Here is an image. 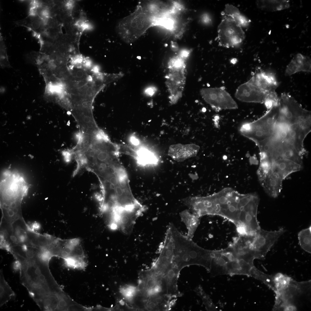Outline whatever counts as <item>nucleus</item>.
Returning a JSON list of instances; mask_svg holds the SVG:
<instances>
[{"mask_svg": "<svg viewBox=\"0 0 311 311\" xmlns=\"http://www.w3.org/2000/svg\"><path fill=\"white\" fill-rule=\"evenodd\" d=\"M259 198L256 194H241L230 187L208 196V214L226 219L239 235L247 234L256 221Z\"/></svg>", "mask_w": 311, "mask_h": 311, "instance_id": "obj_1", "label": "nucleus"}, {"mask_svg": "<svg viewBox=\"0 0 311 311\" xmlns=\"http://www.w3.org/2000/svg\"><path fill=\"white\" fill-rule=\"evenodd\" d=\"M16 260L21 263L20 282L35 301L47 295L64 292L52 276L49 263L41 260L37 254L31 258L18 256Z\"/></svg>", "mask_w": 311, "mask_h": 311, "instance_id": "obj_2", "label": "nucleus"}, {"mask_svg": "<svg viewBox=\"0 0 311 311\" xmlns=\"http://www.w3.org/2000/svg\"><path fill=\"white\" fill-rule=\"evenodd\" d=\"M166 230L172 244V263L175 267L180 271L186 266L195 265L204 267L209 272L213 250L199 246L182 234L172 223L168 224Z\"/></svg>", "mask_w": 311, "mask_h": 311, "instance_id": "obj_3", "label": "nucleus"}, {"mask_svg": "<svg viewBox=\"0 0 311 311\" xmlns=\"http://www.w3.org/2000/svg\"><path fill=\"white\" fill-rule=\"evenodd\" d=\"M95 173L99 178L103 195L121 203L130 202L135 198L127 172L119 157L101 164Z\"/></svg>", "mask_w": 311, "mask_h": 311, "instance_id": "obj_4", "label": "nucleus"}, {"mask_svg": "<svg viewBox=\"0 0 311 311\" xmlns=\"http://www.w3.org/2000/svg\"><path fill=\"white\" fill-rule=\"evenodd\" d=\"M311 120L291 122L279 115L272 135L266 140L273 147L294 149L304 156L306 153L304 142L311 132Z\"/></svg>", "mask_w": 311, "mask_h": 311, "instance_id": "obj_5", "label": "nucleus"}, {"mask_svg": "<svg viewBox=\"0 0 311 311\" xmlns=\"http://www.w3.org/2000/svg\"><path fill=\"white\" fill-rule=\"evenodd\" d=\"M29 187L22 174L16 170L4 171L0 182L2 210L19 216L21 201Z\"/></svg>", "mask_w": 311, "mask_h": 311, "instance_id": "obj_6", "label": "nucleus"}, {"mask_svg": "<svg viewBox=\"0 0 311 311\" xmlns=\"http://www.w3.org/2000/svg\"><path fill=\"white\" fill-rule=\"evenodd\" d=\"M153 25L151 16L141 3L133 13L119 21L116 29L122 39L129 43L137 40Z\"/></svg>", "mask_w": 311, "mask_h": 311, "instance_id": "obj_7", "label": "nucleus"}, {"mask_svg": "<svg viewBox=\"0 0 311 311\" xmlns=\"http://www.w3.org/2000/svg\"><path fill=\"white\" fill-rule=\"evenodd\" d=\"M187 57L180 52L168 62L166 84L172 105L177 103L182 95L186 81L185 61Z\"/></svg>", "mask_w": 311, "mask_h": 311, "instance_id": "obj_8", "label": "nucleus"}, {"mask_svg": "<svg viewBox=\"0 0 311 311\" xmlns=\"http://www.w3.org/2000/svg\"><path fill=\"white\" fill-rule=\"evenodd\" d=\"M279 112V105L272 107L257 120L243 124L240 129L241 133L256 145L269 138L273 133Z\"/></svg>", "mask_w": 311, "mask_h": 311, "instance_id": "obj_9", "label": "nucleus"}, {"mask_svg": "<svg viewBox=\"0 0 311 311\" xmlns=\"http://www.w3.org/2000/svg\"><path fill=\"white\" fill-rule=\"evenodd\" d=\"M222 16L217 30L218 45L226 48H234L240 45L244 40L245 35L243 28L231 18Z\"/></svg>", "mask_w": 311, "mask_h": 311, "instance_id": "obj_10", "label": "nucleus"}, {"mask_svg": "<svg viewBox=\"0 0 311 311\" xmlns=\"http://www.w3.org/2000/svg\"><path fill=\"white\" fill-rule=\"evenodd\" d=\"M311 280L298 282L292 279L287 285L275 293V299L273 310L295 311V298L310 289Z\"/></svg>", "mask_w": 311, "mask_h": 311, "instance_id": "obj_11", "label": "nucleus"}, {"mask_svg": "<svg viewBox=\"0 0 311 311\" xmlns=\"http://www.w3.org/2000/svg\"><path fill=\"white\" fill-rule=\"evenodd\" d=\"M200 94L204 101L216 111L238 107L230 94L222 87L203 88Z\"/></svg>", "mask_w": 311, "mask_h": 311, "instance_id": "obj_12", "label": "nucleus"}, {"mask_svg": "<svg viewBox=\"0 0 311 311\" xmlns=\"http://www.w3.org/2000/svg\"><path fill=\"white\" fill-rule=\"evenodd\" d=\"M285 231L283 228L274 231H267L261 228L258 230L250 245L257 258L264 259L272 247Z\"/></svg>", "mask_w": 311, "mask_h": 311, "instance_id": "obj_13", "label": "nucleus"}, {"mask_svg": "<svg viewBox=\"0 0 311 311\" xmlns=\"http://www.w3.org/2000/svg\"><path fill=\"white\" fill-rule=\"evenodd\" d=\"M255 235L240 236L234 238L228 246L236 258L253 264L257 259L255 254L251 249L250 244Z\"/></svg>", "mask_w": 311, "mask_h": 311, "instance_id": "obj_14", "label": "nucleus"}, {"mask_svg": "<svg viewBox=\"0 0 311 311\" xmlns=\"http://www.w3.org/2000/svg\"><path fill=\"white\" fill-rule=\"evenodd\" d=\"M267 93L259 89L249 80L238 87L235 96L237 99L242 102L263 103Z\"/></svg>", "mask_w": 311, "mask_h": 311, "instance_id": "obj_15", "label": "nucleus"}, {"mask_svg": "<svg viewBox=\"0 0 311 311\" xmlns=\"http://www.w3.org/2000/svg\"><path fill=\"white\" fill-rule=\"evenodd\" d=\"M249 80L266 92L275 91L280 84L273 73L261 70L255 73Z\"/></svg>", "mask_w": 311, "mask_h": 311, "instance_id": "obj_16", "label": "nucleus"}, {"mask_svg": "<svg viewBox=\"0 0 311 311\" xmlns=\"http://www.w3.org/2000/svg\"><path fill=\"white\" fill-rule=\"evenodd\" d=\"M231 253L226 248L219 250H213L210 269L209 272L212 277L226 274V265L231 258Z\"/></svg>", "mask_w": 311, "mask_h": 311, "instance_id": "obj_17", "label": "nucleus"}, {"mask_svg": "<svg viewBox=\"0 0 311 311\" xmlns=\"http://www.w3.org/2000/svg\"><path fill=\"white\" fill-rule=\"evenodd\" d=\"M199 149L198 145L194 144L172 145L169 147L168 154L173 160L177 162H182L196 156Z\"/></svg>", "mask_w": 311, "mask_h": 311, "instance_id": "obj_18", "label": "nucleus"}, {"mask_svg": "<svg viewBox=\"0 0 311 311\" xmlns=\"http://www.w3.org/2000/svg\"><path fill=\"white\" fill-rule=\"evenodd\" d=\"M302 166L289 160L281 159L272 163L270 172L282 180L291 173L300 170Z\"/></svg>", "mask_w": 311, "mask_h": 311, "instance_id": "obj_19", "label": "nucleus"}, {"mask_svg": "<svg viewBox=\"0 0 311 311\" xmlns=\"http://www.w3.org/2000/svg\"><path fill=\"white\" fill-rule=\"evenodd\" d=\"M311 61L310 57L300 53L297 54L287 66L285 75L290 76L299 72H310Z\"/></svg>", "mask_w": 311, "mask_h": 311, "instance_id": "obj_20", "label": "nucleus"}, {"mask_svg": "<svg viewBox=\"0 0 311 311\" xmlns=\"http://www.w3.org/2000/svg\"><path fill=\"white\" fill-rule=\"evenodd\" d=\"M255 266L245 261L232 257L226 265V274L230 275H244L251 276Z\"/></svg>", "mask_w": 311, "mask_h": 311, "instance_id": "obj_21", "label": "nucleus"}, {"mask_svg": "<svg viewBox=\"0 0 311 311\" xmlns=\"http://www.w3.org/2000/svg\"><path fill=\"white\" fill-rule=\"evenodd\" d=\"M282 181L270 171L263 179L259 181L266 192L273 198L277 197L280 194L282 189Z\"/></svg>", "mask_w": 311, "mask_h": 311, "instance_id": "obj_22", "label": "nucleus"}, {"mask_svg": "<svg viewBox=\"0 0 311 311\" xmlns=\"http://www.w3.org/2000/svg\"><path fill=\"white\" fill-rule=\"evenodd\" d=\"M16 24L31 30L35 35H38L45 31L46 23L45 21L36 14H29L25 18L17 21Z\"/></svg>", "mask_w": 311, "mask_h": 311, "instance_id": "obj_23", "label": "nucleus"}, {"mask_svg": "<svg viewBox=\"0 0 311 311\" xmlns=\"http://www.w3.org/2000/svg\"><path fill=\"white\" fill-rule=\"evenodd\" d=\"M180 271L172 265L170 268L164 275L166 281L168 295L171 298L175 299L181 296L178 290L177 285V280Z\"/></svg>", "mask_w": 311, "mask_h": 311, "instance_id": "obj_24", "label": "nucleus"}, {"mask_svg": "<svg viewBox=\"0 0 311 311\" xmlns=\"http://www.w3.org/2000/svg\"><path fill=\"white\" fill-rule=\"evenodd\" d=\"M256 4L262 10L272 12L285 10L290 6L289 1L287 0H259Z\"/></svg>", "mask_w": 311, "mask_h": 311, "instance_id": "obj_25", "label": "nucleus"}, {"mask_svg": "<svg viewBox=\"0 0 311 311\" xmlns=\"http://www.w3.org/2000/svg\"><path fill=\"white\" fill-rule=\"evenodd\" d=\"M181 221L184 223L187 230V237L192 239L200 222V219L186 209L180 213Z\"/></svg>", "mask_w": 311, "mask_h": 311, "instance_id": "obj_26", "label": "nucleus"}, {"mask_svg": "<svg viewBox=\"0 0 311 311\" xmlns=\"http://www.w3.org/2000/svg\"><path fill=\"white\" fill-rule=\"evenodd\" d=\"M221 15L226 16L232 18L242 28L248 26L251 22L250 20L242 14L238 8L229 4L225 5Z\"/></svg>", "mask_w": 311, "mask_h": 311, "instance_id": "obj_27", "label": "nucleus"}, {"mask_svg": "<svg viewBox=\"0 0 311 311\" xmlns=\"http://www.w3.org/2000/svg\"><path fill=\"white\" fill-rule=\"evenodd\" d=\"M65 293L47 295L35 301L42 310L57 311L60 298Z\"/></svg>", "mask_w": 311, "mask_h": 311, "instance_id": "obj_28", "label": "nucleus"}, {"mask_svg": "<svg viewBox=\"0 0 311 311\" xmlns=\"http://www.w3.org/2000/svg\"><path fill=\"white\" fill-rule=\"evenodd\" d=\"M15 295L12 290L5 280L2 269L0 271V306L8 302Z\"/></svg>", "mask_w": 311, "mask_h": 311, "instance_id": "obj_29", "label": "nucleus"}, {"mask_svg": "<svg viewBox=\"0 0 311 311\" xmlns=\"http://www.w3.org/2000/svg\"><path fill=\"white\" fill-rule=\"evenodd\" d=\"M298 238L301 248L306 251L311 252V226L300 231L298 234Z\"/></svg>", "mask_w": 311, "mask_h": 311, "instance_id": "obj_30", "label": "nucleus"}, {"mask_svg": "<svg viewBox=\"0 0 311 311\" xmlns=\"http://www.w3.org/2000/svg\"><path fill=\"white\" fill-rule=\"evenodd\" d=\"M272 162L267 158H260L259 167L257 174L259 181L263 179L270 172Z\"/></svg>", "mask_w": 311, "mask_h": 311, "instance_id": "obj_31", "label": "nucleus"}, {"mask_svg": "<svg viewBox=\"0 0 311 311\" xmlns=\"http://www.w3.org/2000/svg\"><path fill=\"white\" fill-rule=\"evenodd\" d=\"M279 98L275 91L267 93L263 103L268 110L279 105Z\"/></svg>", "mask_w": 311, "mask_h": 311, "instance_id": "obj_32", "label": "nucleus"}, {"mask_svg": "<svg viewBox=\"0 0 311 311\" xmlns=\"http://www.w3.org/2000/svg\"><path fill=\"white\" fill-rule=\"evenodd\" d=\"M0 40L1 65L3 67H8L10 66V65L7 55L6 45L1 33Z\"/></svg>", "mask_w": 311, "mask_h": 311, "instance_id": "obj_33", "label": "nucleus"}, {"mask_svg": "<svg viewBox=\"0 0 311 311\" xmlns=\"http://www.w3.org/2000/svg\"><path fill=\"white\" fill-rule=\"evenodd\" d=\"M200 290L198 293L199 294L206 306L207 309L209 310H216V307L215 306L210 297L205 294L203 290L198 288Z\"/></svg>", "mask_w": 311, "mask_h": 311, "instance_id": "obj_34", "label": "nucleus"}, {"mask_svg": "<svg viewBox=\"0 0 311 311\" xmlns=\"http://www.w3.org/2000/svg\"><path fill=\"white\" fill-rule=\"evenodd\" d=\"M62 154L66 162L69 163L71 161L73 157V153L71 149L64 150L62 151Z\"/></svg>", "mask_w": 311, "mask_h": 311, "instance_id": "obj_35", "label": "nucleus"}, {"mask_svg": "<svg viewBox=\"0 0 311 311\" xmlns=\"http://www.w3.org/2000/svg\"><path fill=\"white\" fill-rule=\"evenodd\" d=\"M212 19L210 16L207 13L203 14L201 17L202 22L204 24H208L212 22Z\"/></svg>", "mask_w": 311, "mask_h": 311, "instance_id": "obj_36", "label": "nucleus"}, {"mask_svg": "<svg viewBox=\"0 0 311 311\" xmlns=\"http://www.w3.org/2000/svg\"><path fill=\"white\" fill-rule=\"evenodd\" d=\"M21 268V263L19 261L16 260L13 263L12 268L15 272L20 271Z\"/></svg>", "mask_w": 311, "mask_h": 311, "instance_id": "obj_37", "label": "nucleus"}, {"mask_svg": "<svg viewBox=\"0 0 311 311\" xmlns=\"http://www.w3.org/2000/svg\"><path fill=\"white\" fill-rule=\"evenodd\" d=\"M74 4V1H65L64 5L66 9L70 10L73 8Z\"/></svg>", "mask_w": 311, "mask_h": 311, "instance_id": "obj_38", "label": "nucleus"}, {"mask_svg": "<svg viewBox=\"0 0 311 311\" xmlns=\"http://www.w3.org/2000/svg\"><path fill=\"white\" fill-rule=\"evenodd\" d=\"M157 305L153 301H150L148 304V306L151 310H154L157 307Z\"/></svg>", "mask_w": 311, "mask_h": 311, "instance_id": "obj_39", "label": "nucleus"}, {"mask_svg": "<svg viewBox=\"0 0 311 311\" xmlns=\"http://www.w3.org/2000/svg\"><path fill=\"white\" fill-rule=\"evenodd\" d=\"M40 228V225L38 223H35L32 224L31 226V231H33L34 230H38Z\"/></svg>", "mask_w": 311, "mask_h": 311, "instance_id": "obj_40", "label": "nucleus"}, {"mask_svg": "<svg viewBox=\"0 0 311 311\" xmlns=\"http://www.w3.org/2000/svg\"><path fill=\"white\" fill-rule=\"evenodd\" d=\"M138 284V289L139 290H142L144 289L145 285V282L142 281L141 283Z\"/></svg>", "mask_w": 311, "mask_h": 311, "instance_id": "obj_41", "label": "nucleus"}, {"mask_svg": "<svg viewBox=\"0 0 311 311\" xmlns=\"http://www.w3.org/2000/svg\"><path fill=\"white\" fill-rule=\"evenodd\" d=\"M154 89L152 88H150L147 90L146 92L147 94L152 95L154 93Z\"/></svg>", "mask_w": 311, "mask_h": 311, "instance_id": "obj_42", "label": "nucleus"}, {"mask_svg": "<svg viewBox=\"0 0 311 311\" xmlns=\"http://www.w3.org/2000/svg\"><path fill=\"white\" fill-rule=\"evenodd\" d=\"M233 64H235L236 63L237 60L236 58H233L230 61Z\"/></svg>", "mask_w": 311, "mask_h": 311, "instance_id": "obj_43", "label": "nucleus"}, {"mask_svg": "<svg viewBox=\"0 0 311 311\" xmlns=\"http://www.w3.org/2000/svg\"><path fill=\"white\" fill-rule=\"evenodd\" d=\"M119 302L122 305H124V302L122 300H121Z\"/></svg>", "mask_w": 311, "mask_h": 311, "instance_id": "obj_44", "label": "nucleus"}, {"mask_svg": "<svg viewBox=\"0 0 311 311\" xmlns=\"http://www.w3.org/2000/svg\"></svg>", "mask_w": 311, "mask_h": 311, "instance_id": "obj_45", "label": "nucleus"}]
</instances>
